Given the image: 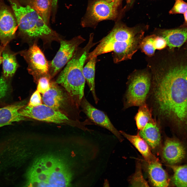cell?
I'll list each match as a JSON object with an SVG mask.
<instances>
[{
  "mask_svg": "<svg viewBox=\"0 0 187 187\" xmlns=\"http://www.w3.org/2000/svg\"><path fill=\"white\" fill-rule=\"evenodd\" d=\"M94 36L93 34H91L86 45L83 48H77L56 82L64 88L78 108H79L81 102L84 96L86 81L83 73V66L90 49L98 43L93 42Z\"/></svg>",
  "mask_w": 187,
  "mask_h": 187,
  "instance_id": "obj_3",
  "label": "cell"
},
{
  "mask_svg": "<svg viewBox=\"0 0 187 187\" xmlns=\"http://www.w3.org/2000/svg\"><path fill=\"white\" fill-rule=\"evenodd\" d=\"M10 9L3 0H0V40L6 46L14 37L17 24Z\"/></svg>",
  "mask_w": 187,
  "mask_h": 187,
  "instance_id": "obj_10",
  "label": "cell"
},
{
  "mask_svg": "<svg viewBox=\"0 0 187 187\" xmlns=\"http://www.w3.org/2000/svg\"><path fill=\"white\" fill-rule=\"evenodd\" d=\"M6 46L2 44L0 46V65L2 62V54Z\"/></svg>",
  "mask_w": 187,
  "mask_h": 187,
  "instance_id": "obj_32",
  "label": "cell"
},
{
  "mask_svg": "<svg viewBox=\"0 0 187 187\" xmlns=\"http://www.w3.org/2000/svg\"><path fill=\"white\" fill-rule=\"evenodd\" d=\"M146 103L161 125L187 126V62H176L159 67L151 78Z\"/></svg>",
  "mask_w": 187,
  "mask_h": 187,
  "instance_id": "obj_1",
  "label": "cell"
},
{
  "mask_svg": "<svg viewBox=\"0 0 187 187\" xmlns=\"http://www.w3.org/2000/svg\"><path fill=\"white\" fill-rule=\"evenodd\" d=\"M72 175L68 169L56 172L52 170L50 172L45 187H65L70 185Z\"/></svg>",
  "mask_w": 187,
  "mask_h": 187,
  "instance_id": "obj_21",
  "label": "cell"
},
{
  "mask_svg": "<svg viewBox=\"0 0 187 187\" xmlns=\"http://www.w3.org/2000/svg\"><path fill=\"white\" fill-rule=\"evenodd\" d=\"M57 84L56 82H51L50 89L43 94L42 98L45 104L59 110L66 104L68 100V96L69 95L64 92Z\"/></svg>",
  "mask_w": 187,
  "mask_h": 187,
  "instance_id": "obj_14",
  "label": "cell"
},
{
  "mask_svg": "<svg viewBox=\"0 0 187 187\" xmlns=\"http://www.w3.org/2000/svg\"><path fill=\"white\" fill-rule=\"evenodd\" d=\"M80 107L90 120L96 124L108 130L120 142L123 141V139L121 135L113 126L107 115L103 111L94 106L88 102L84 96L81 102Z\"/></svg>",
  "mask_w": 187,
  "mask_h": 187,
  "instance_id": "obj_11",
  "label": "cell"
},
{
  "mask_svg": "<svg viewBox=\"0 0 187 187\" xmlns=\"http://www.w3.org/2000/svg\"><path fill=\"white\" fill-rule=\"evenodd\" d=\"M19 54L26 61L28 72L36 81L37 82L42 77L50 76L49 63L36 42L28 49L21 51Z\"/></svg>",
  "mask_w": 187,
  "mask_h": 187,
  "instance_id": "obj_7",
  "label": "cell"
},
{
  "mask_svg": "<svg viewBox=\"0 0 187 187\" xmlns=\"http://www.w3.org/2000/svg\"><path fill=\"white\" fill-rule=\"evenodd\" d=\"M36 11L48 24L50 17L52 0H23Z\"/></svg>",
  "mask_w": 187,
  "mask_h": 187,
  "instance_id": "obj_22",
  "label": "cell"
},
{
  "mask_svg": "<svg viewBox=\"0 0 187 187\" xmlns=\"http://www.w3.org/2000/svg\"><path fill=\"white\" fill-rule=\"evenodd\" d=\"M185 151L183 145L179 141L168 138L165 141L162 150L164 161L171 165L177 163L184 158Z\"/></svg>",
  "mask_w": 187,
  "mask_h": 187,
  "instance_id": "obj_12",
  "label": "cell"
},
{
  "mask_svg": "<svg viewBox=\"0 0 187 187\" xmlns=\"http://www.w3.org/2000/svg\"><path fill=\"white\" fill-rule=\"evenodd\" d=\"M144 34L143 30L137 28H129L122 24H117L99 41L92 51V54L97 56L112 52L115 63L131 59L140 48Z\"/></svg>",
  "mask_w": 187,
  "mask_h": 187,
  "instance_id": "obj_2",
  "label": "cell"
},
{
  "mask_svg": "<svg viewBox=\"0 0 187 187\" xmlns=\"http://www.w3.org/2000/svg\"><path fill=\"white\" fill-rule=\"evenodd\" d=\"M55 163L50 159H45V165L49 169H52Z\"/></svg>",
  "mask_w": 187,
  "mask_h": 187,
  "instance_id": "obj_31",
  "label": "cell"
},
{
  "mask_svg": "<svg viewBox=\"0 0 187 187\" xmlns=\"http://www.w3.org/2000/svg\"><path fill=\"white\" fill-rule=\"evenodd\" d=\"M25 106L21 103L0 108V127L25 120V117L19 113L20 109Z\"/></svg>",
  "mask_w": 187,
  "mask_h": 187,
  "instance_id": "obj_17",
  "label": "cell"
},
{
  "mask_svg": "<svg viewBox=\"0 0 187 187\" xmlns=\"http://www.w3.org/2000/svg\"><path fill=\"white\" fill-rule=\"evenodd\" d=\"M8 89V86L6 80L3 77H0V99L6 95Z\"/></svg>",
  "mask_w": 187,
  "mask_h": 187,
  "instance_id": "obj_30",
  "label": "cell"
},
{
  "mask_svg": "<svg viewBox=\"0 0 187 187\" xmlns=\"http://www.w3.org/2000/svg\"><path fill=\"white\" fill-rule=\"evenodd\" d=\"M173 174L172 180L177 187H187V165L171 166Z\"/></svg>",
  "mask_w": 187,
  "mask_h": 187,
  "instance_id": "obj_25",
  "label": "cell"
},
{
  "mask_svg": "<svg viewBox=\"0 0 187 187\" xmlns=\"http://www.w3.org/2000/svg\"><path fill=\"white\" fill-rule=\"evenodd\" d=\"M126 0V1L127 3H129L131 2V0Z\"/></svg>",
  "mask_w": 187,
  "mask_h": 187,
  "instance_id": "obj_35",
  "label": "cell"
},
{
  "mask_svg": "<svg viewBox=\"0 0 187 187\" xmlns=\"http://www.w3.org/2000/svg\"><path fill=\"white\" fill-rule=\"evenodd\" d=\"M58 0H52V6L54 8L57 6Z\"/></svg>",
  "mask_w": 187,
  "mask_h": 187,
  "instance_id": "obj_34",
  "label": "cell"
},
{
  "mask_svg": "<svg viewBox=\"0 0 187 187\" xmlns=\"http://www.w3.org/2000/svg\"><path fill=\"white\" fill-rule=\"evenodd\" d=\"M184 21L183 23L181 24L182 25L185 26H187V11L184 14Z\"/></svg>",
  "mask_w": 187,
  "mask_h": 187,
  "instance_id": "obj_33",
  "label": "cell"
},
{
  "mask_svg": "<svg viewBox=\"0 0 187 187\" xmlns=\"http://www.w3.org/2000/svg\"><path fill=\"white\" fill-rule=\"evenodd\" d=\"M2 57L4 76L6 78L11 77L18 67L15 54L5 48L3 52Z\"/></svg>",
  "mask_w": 187,
  "mask_h": 187,
  "instance_id": "obj_23",
  "label": "cell"
},
{
  "mask_svg": "<svg viewBox=\"0 0 187 187\" xmlns=\"http://www.w3.org/2000/svg\"><path fill=\"white\" fill-rule=\"evenodd\" d=\"M19 113L25 118L49 122L61 123L69 121L65 114L45 104L34 106H25L20 109Z\"/></svg>",
  "mask_w": 187,
  "mask_h": 187,
  "instance_id": "obj_9",
  "label": "cell"
},
{
  "mask_svg": "<svg viewBox=\"0 0 187 187\" xmlns=\"http://www.w3.org/2000/svg\"><path fill=\"white\" fill-rule=\"evenodd\" d=\"M151 82L150 75L145 71L135 73L130 76L123 98V109L139 106L146 103Z\"/></svg>",
  "mask_w": 187,
  "mask_h": 187,
  "instance_id": "obj_5",
  "label": "cell"
},
{
  "mask_svg": "<svg viewBox=\"0 0 187 187\" xmlns=\"http://www.w3.org/2000/svg\"><path fill=\"white\" fill-rule=\"evenodd\" d=\"M85 41V39L81 36L69 40L61 39L59 49L49 63V75L51 78L71 59L79 45Z\"/></svg>",
  "mask_w": 187,
  "mask_h": 187,
  "instance_id": "obj_8",
  "label": "cell"
},
{
  "mask_svg": "<svg viewBox=\"0 0 187 187\" xmlns=\"http://www.w3.org/2000/svg\"><path fill=\"white\" fill-rule=\"evenodd\" d=\"M121 0H92L81 22L83 27H95L103 21L113 20L118 15Z\"/></svg>",
  "mask_w": 187,
  "mask_h": 187,
  "instance_id": "obj_6",
  "label": "cell"
},
{
  "mask_svg": "<svg viewBox=\"0 0 187 187\" xmlns=\"http://www.w3.org/2000/svg\"><path fill=\"white\" fill-rule=\"evenodd\" d=\"M147 163L148 174L152 185L155 187L168 186L169 179L159 159Z\"/></svg>",
  "mask_w": 187,
  "mask_h": 187,
  "instance_id": "obj_16",
  "label": "cell"
},
{
  "mask_svg": "<svg viewBox=\"0 0 187 187\" xmlns=\"http://www.w3.org/2000/svg\"><path fill=\"white\" fill-rule=\"evenodd\" d=\"M40 93L38 90H37L33 93L30 99L28 105L34 106L42 104V98Z\"/></svg>",
  "mask_w": 187,
  "mask_h": 187,
  "instance_id": "obj_29",
  "label": "cell"
},
{
  "mask_svg": "<svg viewBox=\"0 0 187 187\" xmlns=\"http://www.w3.org/2000/svg\"><path fill=\"white\" fill-rule=\"evenodd\" d=\"M152 111L146 103L139 106L134 117L138 131L142 130L152 118Z\"/></svg>",
  "mask_w": 187,
  "mask_h": 187,
  "instance_id": "obj_24",
  "label": "cell"
},
{
  "mask_svg": "<svg viewBox=\"0 0 187 187\" xmlns=\"http://www.w3.org/2000/svg\"><path fill=\"white\" fill-rule=\"evenodd\" d=\"M174 4L169 13L171 15L184 14L187 11V2L183 0H175Z\"/></svg>",
  "mask_w": 187,
  "mask_h": 187,
  "instance_id": "obj_27",
  "label": "cell"
},
{
  "mask_svg": "<svg viewBox=\"0 0 187 187\" xmlns=\"http://www.w3.org/2000/svg\"><path fill=\"white\" fill-rule=\"evenodd\" d=\"M167 45L166 41L164 38L153 35L144 38L141 42L140 48L146 55L151 56L153 55L156 49H162Z\"/></svg>",
  "mask_w": 187,
  "mask_h": 187,
  "instance_id": "obj_19",
  "label": "cell"
},
{
  "mask_svg": "<svg viewBox=\"0 0 187 187\" xmlns=\"http://www.w3.org/2000/svg\"><path fill=\"white\" fill-rule=\"evenodd\" d=\"M11 4L20 32L28 41L40 38L45 43L61 39L42 17L29 6H23L16 0H8Z\"/></svg>",
  "mask_w": 187,
  "mask_h": 187,
  "instance_id": "obj_4",
  "label": "cell"
},
{
  "mask_svg": "<svg viewBox=\"0 0 187 187\" xmlns=\"http://www.w3.org/2000/svg\"><path fill=\"white\" fill-rule=\"evenodd\" d=\"M119 132L136 148L147 163L158 159L152 153L147 142L138 133L136 135H132L123 131Z\"/></svg>",
  "mask_w": 187,
  "mask_h": 187,
  "instance_id": "obj_18",
  "label": "cell"
},
{
  "mask_svg": "<svg viewBox=\"0 0 187 187\" xmlns=\"http://www.w3.org/2000/svg\"><path fill=\"white\" fill-rule=\"evenodd\" d=\"M51 79L49 76L41 77L37 82V90L43 94L48 90L50 87Z\"/></svg>",
  "mask_w": 187,
  "mask_h": 187,
  "instance_id": "obj_28",
  "label": "cell"
},
{
  "mask_svg": "<svg viewBox=\"0 0 187 187\" xmlns=\"http://www.w3.org/2000/svg\"><path fill=\"white\" fill-rule=\"evenodd\" d=\"M166 40L170 49L181 46L187 40V26L161 30L159 33Z\"/></svg>",
  "mask_w": 187,
  "mask_h": 187,
  "instance_id": "obj_15",
  "label": "cell"
},
{
  "mask_svg": "<svg viewBox=\"0 0 187 187\" xmlns=\"http://www.w3.org/2000/svg\"><path fill=\"white\" fill-rule=\"evenodd\" d=\"M161 124L153 118L142 130L138 131L137 133L153 151H157L161 146Z\"/></svg>",
  "mask_w": 187,
  "mask_h": 187,
  "instance_id": "obj_13",
  "label": "cell"
},
{
  "mask_svg": "<svg viewBox=\"0 0 187 187\" xmlns=\"http://www.w3.org/2000/svg\"><path fill=\"white\" fill-rule=\"evenodd\" d=\"M97 59V57L90 59L83 69L84 76L96 104L99 101L96 93L95 80Z\"/></svg>",
  "mask_w": 187,
  "mask_h": 187,
  "instance_id": "obj_20",
  "label": "cell"
},
{
  "mask_svg": "<svg viewBox=\"0 0 187 187\" xmlns=\"http://www.w3.org/2000/svg\"><path fill=\"white\" fill-rule=\"evenodd\" d=\"M130 182L132 186H149L147 182L144 178L141 164L139 162H138L136 164L135 172L131 177Z\"/></svg>",
  "mask_w": 187,
  "mask_h": 187,
  "instance_id": "obj_26",
  "label": "cell"
}]
</instances>
